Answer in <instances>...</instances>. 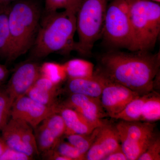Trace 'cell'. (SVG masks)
Here are the masks:
<instances>
[{
  "instance_id": "10",
  "label": "cell",
  "mask_w": 160,
  "mask_h": 160,
  "mask_svg": "<svg viewBox=\"0 0 160 160\" xmlns=\"http://www.w3.org/2000/svg\"><path fill=\"white\" fill-rule=\"evenodd\" d=\"M40 65L32 61L20 64L15 69L5 87L12 103L21 96L26 95L39 77Z\"/></svg>"
},
{
  "instance_id": "36",
  "label": "cell",
  "mask_w": 160,
  "mask_h": 160,
  "mask_svg": "<svg viewBox=\"0 0 160 160\" xmlns=\"http://www.w3.org/2000/svg\"><path fill=\"white\" fill-rule=\"evenodd\" d=\"M151 1H153V2H157L160 3V0H151Z\"/></svg>"
},
{
  "instance_id": "1",
  "label": "cell",
  "mask_w": 160,
  "mask_h": 160,
  "mask_svg": "<svg viewBox=\"0 0 160 160\" xmlns=\"http://www.w3.org/2000/svg\"><path fill=\"white\" fill-rule=\"evenodd\" d=\"M160 67V52L111 51L99 58L94 72L141 96L154 91Z\"/></svg>"
},
{
  "instance_id": "35",
  "label": "cell",
  "mask_w": 160,
  "mask_h": 160,
  "mask_svg": "<svg viewBox=\"0 0 160 160\" xmlns=\"http://www.w3.org/2000/svg\"><path fill=\"white\" fill-rule=\"evenodd\" d=\"M17 0H0V8L9 6Z\"/></svg>"
},
{
  "instance_id": "25",
  "label": "cell",
  "mask_w": 160,
  "mask_h": 160,
  "mask_svg": "<svg viewBox=\"0 0 160 160\" xmlns=\"http://www.w3.org/2000/svg\"><path fill=\"white\" fill-rule=\"evenodd\" d=\"M14 119L23 142L34 152L35 154L39 155V152L32 127L25 121L17 119Z\"/></svg>"
},
{
  "instance_id": "18",
  "label": "cell",
  "mask_w": 160,
  "mask_h": 160,
  "mask_svg": "<svg viewBox=\"0 0 160 160\" xmlns=\"http://www.w3.org/2000/svg\"><path fill=\"white\" fill-rule=\"evenodd\" d=\"M150 93L140 96L132 100L114 118L129 122L141 121L143 106Z\"/></svg>"
},
{
  "instance_id": "9",
  "label": "cell",
  "mask_w": 160,
  "mask_h": 160,
  "mask_svg": "<svg viewBox=\"0 0 160 160\" xmlns=\"http://www.w3.org/2000/svg\"><path fill=\"white\" fill-rule=\"evenodd\" d=\"M103 78L105 85L100 101L107 115L114 118L128 103L140 95L126 86Z\"/></svg>"
},
{
  "instance_id": "4",
  "label": "cell",
  "mask_w": 160,
  "mask_h": 160,
  "mask_svg": "<svg viewBox=\"0 0 160 160\" xmlns=\"http://www.w3.org/2000/svg\"><path fill=\"white\" fill-rule=\"evenodd\" d=\"M132 33L131 51L154 48L160 32V5L151 0H126Z\"/></svg>"
},
{
  "instance_id": "33",
  "label": "cell",
  "mask_w": 160,
  "mask_h": 160,
  "mask_svg": "<svg viewBox=\"0 0 160 160\" xmlns=\"http://www.w3.org/2000/svg\"><path fill=\"white\" fill-rule=\"evenodd\" d=\"M9 74V70L6 66L0 64V87L7 78Z\"/></svg>"
},
{
  "instance_id": "3",
  "label": "cell",
  "mask_w": 160,
  "mask_h": 160,
  "mask_svg": "<svg viewBox=\"0 0 160 160\" xmlns=\"http://www.w3.org/2000/svg\"><path fill=\"white\" fill-rule=\"evenodd\" d=\"M40 6L32 0H17L9 6L10 51L8 60L16 59L31 49L40 23Z\"/></svg>"
},
{
  "instance_id": "24",
  "label": "cell",
  "mask_w": 160,
  "mask_h": 160,
  "mask_svg": "<svg viewBox=\"0 0 160 160\" xmlns=\"http://www.w3.org/2000/svg\"><path fill=\"white\" fill-rule=\"evenodd\" d=\"M83 0H45V13L58 11L60 9L77 13Z\"/></svg>"
},
{
  "instance_id": "22",
  "label": "cell",
  "mask_w": 160,
  "mask_h": 160,
  "mask_svg": "<svg viewBox=\"0 0 160 160\" xmlns=\"http://www.w3.org/2000/svg\"><path fill=\"white\" fill-rule=\"evenodd\" d=\"M59 92V90H48L32 86L26 95L40 104L52 106L58 105L57 98Z\"/></svg>"
},
{
  "instance_id": "23",
  "label": "cell",
  "mask_w": 160,
  "mask_h": 160,
  "mask_svg": "<svg viewBox=\"0 0 160 160\" xmlns=\"http://www.w3.org/2000/svg\"><path fill=\"white\" fill-rule=\"evenodd\" d=\"M99 127L96 128L89 134H70L65 135L67 142L74 146L82 153L86 155L95 139Z\"/></svg>"
},
{
  "instance_id": "12",
  "label": "cell",
  "mask_w": 160,
  "mask_h": 160,
  "mask_svg": "<svg viewBox=\"0 0 160 160\" xmlns=\"http://www.w3.org/2000/svg\"><path fill=\"white\" fill-rule=\"evenodd\" d=\"M61 105L74 109L98 127L107 122L104 118L108 115L102 106L100 99L71 93Z\"/></svg>"
},
{
  "instance_id": "16",
  "label": "cell",
  "mask_w": 160,
  "mask_h": 160,
  "mask_svg": "<svg viewBox=\"0 0 160 160\" xmlns=\"http://www.w3.org/2000/svg\"><path fill=\"white\" fill-rule=\"evenodd\" d=\"M63 64L68 78H90L94 73V65L86 60L73 59Z\"/></svg>"
},
{
  "instance_id": "2",
  "label": "cell",
  "mask_w": 160,
  "mask_h": 160,
  "mask_svg": "<svg viewBox=\"0 0 160 160\" xmlns=\"http://www.w3.org/2000/svg\"><path fill=\"white\" fill-rule=\"evenodd\" d=\"M76 15L63 10L45 13L31 48V56L41 59L57 52L74 50Z\"/></svg>"
},
{
  "instance_id": "32",
  "label": "cell",
  "mask_w": 160,
  "mask_h": 160,
  "mask_svg": "<svg viewBox=\"0 0 160 160\" xmlns=\"http://www.w3.org/2000/svg\"><path fill=\"white\" fill-rule=\"evenodd\" d=\"M104 160H127V158L121 148L108 155Z\"/></svg>"
},
{
  "instance_id": "20",
  "label": "cell",
  "mask_w": 160,
  "mask_h": 160,
  "mask_svg": "<svg viewBox=\"0 0 160 160\" xmlns=\"http://www.w3.org/2000/svg\"><path fill=\"white\" fill-rule=\"evenodd\" d=\"M160 119V95L151 92L143 106L141 121L154 123Z\"/></svg>"
},
{
  "instance_id": "30",
  "label": "cell",
  "mask_w": 160,
  "mask_h": 160,
  "mask_svg": "<svg viewBox=\"0 0 160 160\" xmlns=\"http://www.w3.org/2000/svg\"><path fill=\"white\" fill-rule=\"evenodd\" d=\"M32 157L28 155L8 148L0 157V160H30Z\"/></svg>"
},
{
  "instance_id": "13",
  "label": "cell",
  "mask_w": 160,
  "mask_h": 160,
  "mask_svg": "<svg viewBox=\"0 0 160 160\" xmlns=\"http://www.w3.org/2000/svg\"><path fill=\"white\" fill-rule=\"evenodd\" d=\"M58 113L61 115L65 122V135L89 134L98 127L71 108L59 105Z\"/></svg>"
},
{
  "instance_id": "14",
  "label": "cell",
  "mask_w": 160,
  "mask_h": 160,
  "mask_svg": "<svg viewBox=\"0 0 160 160\" xmlns=\"http://www.w3.org/2000/svg\"><path fill=\"white\" fill-rule=\"evenodd\" d=\"M105 85L104 78L93 73L91 77L68 78L66 88L69 92L100 98Z\"/></svg>"
},
{
  "instance_id": "7",
  "label": "cell",
  "mask_w": 160,
  "mask_h": 160,
  "mask_svg": "<svg viewBox=\"0 0 160 160\" xmlns=\"http://www.w3.org/2000/svg\"><path fill=\"white\" fill-rule=\"evenodd\" d=\"M115 126L127 160H138L157 136L154 123L121 120Z\"/></svg>"
},
{
  "instance_id": "21",
  "label": "cell",
  "mask_w": 160,
  "mask_h": 160,
  "mask_svg": "<svg viewBox=\"0 0 160 160\" xmlns=\"http://www.w3.org/2000/svg\"><path fill=\"white\" fill-rule=\"evenodd\" d=\"M40 75L47 78L52 82L59 85L67 78L64 64L46 62L40 66Z\"/></svg>"
},
{
  "instance_id": "29",
  "label": "cell",
  "mask_w": 160,
  "mask_h": 160,
  "mask_svg": "<svg viewBox=\"0 0 160 160\" xmlns=\"http://www.w3.org/2000/svg\"><path fill=\"white\" fill-rule=\"evenodd\" d=\"M160 138L156 136L138 160H160Z\"/></svg>"
},
{
  "instance_id": "11",
  "label": "cell",
  "mask_w": 160,
  "mask_h": 160,
  "mask_svg": "<svg viewBox=\"0 0 160 160\" xmlns=\"http://www.w3.org/2000/svg\"><path fill=\"white\" fill-rule=\"evenodd\" d=\"M115 126L106 122L100 126L94 141L86 154V160H104L108 155L121 148Z\"/></svg>"
},
{
  "instance_id": "28",
  "label": "cell",
  "mask_w": 160,
  "mask_h": 160,
  "mask_svg": "<svg viewBox=\"0 0 160 160\" xmlns=\"http://www.w3.org/2000/svg\"><path fill=\"white\" fill-rule=\"evenodd\" d=\"M42 123L51 129L59 138H61L65 135L66 126L59 113H55L49 116Z\"/></svg>"
},
{
  "instance_id": "19",
  "label": "cell",
  "mask_w": 160,
  "mask_h": 160,
  "mask_svg": "<svg viewBox=\"0 0 160 160\" xmlns=\"http://www.w3.org/2000/svg\"><path fill=\"white\" fill-rule=\"evenodd\" d=\"M35 129L34 135L39 152H45L53 149L61 139L58 138L51 129L42 123H41V125L38 126Z\"/></svg>"
},
{
  "instance_id": "5",
  "label": "cell",
  "mask_w": 160,
  "mask_h": 160,
  "mask_svg": "<svg viewBox=\"0 0 160 160\" xmlns=\"http://www.w3.org/2000/svg\"><path fill=\"white\" fill-rule=\"evenodd\" d=\"M108 0H83L76 15L78 41L74 50L86 56L102 36Z\"/></svg>"
},
{
  "instance_id": "34",
  "label": "cell",
  "mask_w": 160,
  "mask_h": 160,
  "mask_svg": "<svg viewBox=\"0 0 160 160\" xmlns=\"http://www.w3.org/2000/svg\"><path fill=\"white\" fill-rule=\"evenodd\" d=\"M8 148V146L6 145L5 142H4L2 138H0V157L2 156L3 152L6 151V149Z\"/></svg>"
},
{
  "instance_id": "27",
  "label": "cell",
  "mask_w": 160,
  "mask_h": 160,
  "mask_svg": "<svg viewBox=\"0 0 160 160\" xmlns=\"http://www.w3.org/2000/svg\"><path fill=\"white\" fill-rule=\"evenodd\" d=\"M12 103L6 88L0 87V130L5 127L10 116Z\"/></svg>"
},
{
  "instance_id": "17",
  "label": "cell",
  "mask_w": 160,
  "mask_h": 160,
  "mask_svg": "<svg viewBox=\"0 0 160 160\" xmlns=\"http://www.w3.org/2000/svg\"><path fill=\"white\" fill-rule=\"evenodd\" d=\"M9 5L0 8V57L7 60L10 53L11 44L9 24Z\"/></svg>"
},
{
  "instance_id": "31",
  "label": "cell",
  "mask_w": 160,
  "mask_h": 160,
  "mask_svg": "<svg viewBox=\"0 0 160 160\" xmlns=\"http://www.w3.org/2000/svg\"><path fill=\"white\" fill-rule=\"evenodd\" d=\"M43 158L51 160H70L68 158L61 155L52 149L42 152Z\"/></svg>"
},
{
  "instance_id": "6",
  "label": "cell",
  "mask_w": 160,
  "mask_h": 160,
  "mask_svg": "<svg viewBox=\"0 0 160 160\" xmlns=\"http://www.w3.org/2000/svg\"><path fill=\"white\" fill-rule=\"evenodd\" d=\"M102 36L112 47L131 51L132 33L126 0H112L108 5Z\"/></svg>"
},
{
  "instance_id": "15",
  "label": "cell",
  "mask_w": 160,
  "mask_h": 160,
  "mask_svg": "<svg viewBox=\"0 0 160 160\" xmlns=\"http://www.w3.org/2000/svg\"><path fill=\"white\" fill-rule=\"evenodd\" d=\"M2 131V138L8 148L24 152L32 157L35 154L23 142L14 119L9 121Z\"/></svg>"
},
{
  "instance_id": "26",
  "label": "cell",
  "mask_w": 160,
  "mask_h": 160,
  "mask_svg": "<svg viewBox=\"0 0 160 160\" xmlns=\"http://www.w3.org/2000/svg\"><path fill=\"white\" fill-rule=\"evenodd\" d=\"M58 153L68 158L70 160H86V155L82 154L76 148L62 138L52 149Z\"/></svg>"
},
{
  "instance_id": "8",
  "label": "cell",
  "mask_w": 160,
  "mask_h": 160,
  "mask_svg": "<svg viewBox=\"0 0 160 160\" xmlns=\"http://www.w3.org/2000/svg\"><path fill=\"white\" fill-rule=\"evenodd\" d=\"M58 105L45 106L24 95L12 103L10 116L12 118L25 121L35 129L49 116L58 113Z\"/></svg>"
}]
</instances>
